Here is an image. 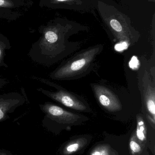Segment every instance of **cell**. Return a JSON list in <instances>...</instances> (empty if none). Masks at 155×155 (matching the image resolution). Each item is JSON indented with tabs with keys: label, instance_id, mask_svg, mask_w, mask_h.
I'll list each match as a JSON object with an SVG mask.
<instances>
[{
	"label": "cell",
	"instance_id": "cell-1",
	"mask_svg": "<svg viewBox=\"0 0 155 155\" xmlns=\"http://www.w3.org/2000/svg\"><path fill=\"white\" fill-rule=\"evenodd\" d=\"M41 35L31 47L28 56L32 61L50 67L80 48L79 43L68 41V30L59 24H48L39 29Z\"/></svg>",
	"mask_w": 155,
	"mask_h": 155
},
{
	"label": "cell",
	"instance_id": "cell-2",
	"mask_svg": "<svg viewBox=\"0 0 155 155\" xmlns=\"http://www.w3.org/2000/svg\"><path fill=\"white\" fill-rule=\"evenodd\" d=\"M103 47L96 45L82 50L63 61L49 76L54 80L66 81L85 76L93 68L95 61Z\"/></svg>",
	"mask_w": 155,
	"mask_h": 155
},
{
	"label": "cell",
	"instance_id": "cell-3",
	"mask_svg": "<svg viewBox=\"0 0 155 155\" xmlns=\"http://www.w3.org/2000/svg\"><path fill=\"white\" fill-rule=\"evenodd\" d=\"M39 107L44 114L42 124L48 131L56 133L65 127L86 121L87 117L64 109L50 102L40 104Z\"/></svg>",
	"mask_w": 155,
	"mask_h": 155
},
{
	"label": "cell",
	"instance_id": "cell-4",
	"mask_svg": "<svg viewBox=\"0 0 155 155\" xmlns=\"http://www.w3.org/2000/svg\"><path fill=\"white\" fill-rule=\"evenodd\" d=\"M32 78L55 88V91H50L42 87L36 89L38 92L52 100L73 110L85 113L91 112L90 105L83 97L68 91L61 86L45 78L34 76Z\"/></svg>",
	"mask_w": 155,
	"mask_h": 155
},
{
	"label": "cell",
	"instance_id": "cell-5",
	"mask_svg": "<svg viewBox=\"0 0 155 155\" xmlns=\"http://www.w3.org/2000/svg\"><path fill=\"white\" fill-rule=\"evenodd\" d=\"M138 71V83L142 95V108L149 122L155 125V78L145 66H141Z\"/></svg>",
	"mask_w": 155,
	"mask_h": 155
},
{
	"label": "cell",
	"instance_id": "cell-6",
	"mask_svg": "<svg viewBox=\"0 0 155 155\" xmlns=\"http://www.w3.org/2000/svg\"><path fill=\"white\" fill-rule=\"evenodd\" d=\"M93 92L100 105L108 112L114 113L122 110L123 105L118 96L103 85L91 84Z\"/></svg>",
	"mask_w": 155,
	"mask_h": 155
},
{
	"label": "cell",
	"instance_id": "cell-7",
	"mask_svg": "<svg viewBox=\"0 0 155 155\" xmlns=\"http://www.w3.org/2000/svg\"><path fill=\"white\" fill-rule=\"evenodd\" d=\"M25 102L24 96L18 92H10L0 95V122L9 119V115L24 104Z\"/></svg>",
	"mask_w": 155,
	"mask_h": 155
},
{
	"label": "cell",
	"instance_id": "cell-8",
	"mask_svg": "<svg viewBox=\"0 0 155 155\" xmlns=\"http://www.w3.org/2000/svg\"><path fill=\"white\" fill-rule=\"evenodd\" d=\"M23 3L22 0H0V18L12 19V14H15V11L22 7Z\"/></svg>",
	"mask_w": 155,
	"mask_h": 155
},
{
	"label": "cell",
	"instance_id": "cell-9",
	"mask_svg": "<svg viewBox=\"0 0 155 155\" xmlns=\"http://www.w3.org/2000/svg\"><path fill=\"white\" fill-rule=\"evenodd\" d=\"M12 48L10 41L6 36L0 33V68H8V65L5 61L6 51Z\"/></svg>",
	"mask_w": 155,
	"mask_h": 155
},
{
	"label": "cell",
	"instance_id": "cell-10",
	"mask_svg": "<svg viewBox=\"0 0 155 155\" xmlns=\"http://www.w3.org/2000/svg\"><path fill=\"white\" fill-rule=\"evenodd\" d=\"M136 136L140 142H144L147 138V131L145 124L142 118L138 119L136 130Z\"/></svg>",
	"mask_w": 155,
	"mask_h": 155
},
{
	"label": "cell",
	"instance_id": "cell-11",
	"mask_svg": "<svg viewBox=\"0 0 155 155\" xmlns=\"http://www.w3.org/2000/svg\"><path fill=\"white\" fill-rule=\"evenodd\" d=\"M82 143L80 142H73L72 143L69 144L65 147L63 152L65 154H69L72 153L76 152L81 147Z\"/></svg>",
	"mask_w": 155,
	"mask_h": 155
},
{
	"label": "cell",
	"instance_id": "cell-12",
	"mask_svg": "<svg viewBox=\"0 0 155 155\" xmlns=\"http://www.w3.org/2000/svg\"><path fill=\"white\" fill-rule=\"evenodd\" d=\"M129 146L131 152L133 154H138L142 152V147L134 138L131 139L129 143Z\"/></svg>",
	"mask_w": 155,
	"mask_h": 155
},
{
	"label": "cell",
	"instance_id": "cell-13",
	"mask_svg": "<svg viewBox=\"0 0 155 155\" xmlns=\"http://www.w3.org/2000/svg\"><path fill=\"white\" fill-rule=\"evenodd\" d=\"M7 83L8 82L6 79L0 78V89L4 87L7 84Z\"/></svg>",
	"mask_w": 155,
	"mask_h": 155
},
{
	"label": "cell",
	"instance_id": "cell-14",
	"mask_svg": "<svg viewBox=\"0 0 155 155\" xmlns=\"http://www.w3.org/2000/svg\"><path fill=\"white\" fill-rule=\"evenodd\" d=\"M0 155H14L11 152L5 149H0Z\"/></svg>",
	"mask_w": 155,
	"mask_h": 155
},
{
	"label": "cell",
	"instance_id": "cell-15",
	"mask_svg": "<svg viewBox=\"0 0 155 155\" xmlns=\"http://www.w3.org/2000/svg\"><path fill=\"white\" fill-rule=\"evenodd\" d=\"M54 2H68V1H72V0H52Z\"/></svg>",
	"mask_w": 155,
	"mask_h": 155
},
{
	"label": "cell",
	"instance_id": "cell-16",
	"mask_svg": "<svg viewBox=\"0 0 155 155\" xmlns=\"http://www.w3.org/2000/svg\"><path fill=\"white\" fill-rule=\"evenodd\" d=\"M153 1H155V0H153Z\"/></svg>",
	"mask_w": 155,
	"mask_h": 155
}]
</instances>
